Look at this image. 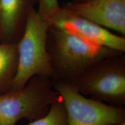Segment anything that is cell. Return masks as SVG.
<instances>
[{"instance_id": "obj_1", "label": "cell", "mask_w": 125, "mask_h": 125, "mask_svg": "<svg viewBox=\"0 0 125 125\" xmlns=\"http://www.w3.org/2000/svg\"><path fill=\"white\" fill-rule=\"evenodd\" d=\"M46 48L54 72L53 80L70 83L98 60L124 53L93 44L50 24Z\"/></svg>"}, {"instance_id": "obj_2", "label": "cell", "mask_w": 125, "mask_h": 125, "mask_svg": "<svg viewBox=\"0 0 125 125\" xmlns=\"http://www.w3.org/2000/svg\"><path fill=\"white\" fill-rule=\"evenodd\" d=\"M48 20L33 9L28 17L22 35L17 43L18 64L9 90L22 88L31 78L40 76L53 80L46 48Z\"/></svg>"}, {"instance_id": "obj_3", "label": "cell", "mask_w": 125, "mask_h": 125, "mask_svg": "<svg viewBox=\"0 0 125 125\" xmlns=\"http://www.w3.org/2000/svg\"><path fill=\"white\" fill-rule=\"evenodd\" d=\"M59 97L52 79L34 76L22 88L0 94V125H15L22 119L30 122L40 118Z\"/></svg>"}, {"instance_id": "obj_4", "label": "cell", "mask_w": 125, "mask_h": 125, "mask_svg": "<svg viewBox=\"0 0 125 125\" xmlns=\"http://www.w3.org/2000/svg\"><path fill=\"white\" fill-rule=\"evenodd\" d=\"M72 84L84 96L123 107L125 105L124 53L98 60Z\"/></svg>"}, {"instance_id": "obj_5", "label": "cell", "mask_w": 125, "mask_h": 125, "mask_svg": "<svg viewBox=\"0 0 125 125\" xmlns=\"http://www.w3.org/2000/svg\"><path fill=\"white\" fill-rule=\"evenodd\" d=\"M64 105L68 125H113L125 121V107H116L81 94L72 83L52 80Z\"/></svg>"}, {"instance_id": "obj_6", "label": "cell", "mask_w": 125, "mask_h": 125, "mask_svg": "<svg viewBox=\"0 0 125 125\" xmlns=\"http://www.w3.org/2000/svg\"><path fill=\"white\" fill-rule=\"evenodd\" d=\"M47 20L50 24L93 44L125 52V37L112 33L105 28L74 15L62 7Z\"/></svg>"}, {"instance_id": "obj_7", "label": "cell", "mask_w": 125, "mask_h": 125, "mask_svg": "<svg viewBox=\"0 0 125 125\" xmlns=\"http://www.w3.org/2000/svg\"><path fill=\"white\" fill-rule=\"evenodd\" d=\"M62 8L125 37V0H87L63 4Z\"/></svg>"}, {"instance_id": "obj_8", "label": "cell", "mask_w": 125, "mask_h": 125, "mask_svg": "<svg viewBox=\"0 0 125 125\" xmlns=\"http://www.w3.org/2000/svg\"><path fill=\"white\" fill-rule=\"evenodd\" d=\"M38 0H0V42L18 43Z\"/></svg>"}, {"instance_id": "obj_9", "label": "cell", "mask_w": 125, "mask_h": 125, "mask_svg": "<svg viewBox=\"0 0 125 125\" xmlns=\"http://www.w3.org/2000/svg\"><path fill=\"white\" fill-rule=\"evenodd\" d=\"M18 64L17 43L0 42V89H10Z\"/></svg>"}, {"instance_id": "obj_10", "label": "cell", "mask_w": 125, "mask_h": 125, "mask_svg": "<svg viewBox=\"0 0 125 125\" xmlns=\"http://www.w3.org/2000/svg\"><path fill=\"white\" fill-rule=\"evenodd\" d=\"M27 125H68L66 111L60 96L44 116L30 121Z\"/></svg>"}, {"instance_id": "obj_11", "label": "cell", "mask_w": 125, "mask_h": 125, "mask_svg": "<svg viewBox=\"0 0 125 125\" xmlns=\"http://www.w3.org/2000/svg\"><path fill=\"white\" fill-rule=\"evenodd\" d=\"M37 11L43 18L48 19L60 9L58 0H38Z\"/></svg>"}, {"instance_id": "obj_12", "label": "cell", "mask_w": 125, "mask_h": 125, "mask_svg": "<svg viewBox=\"0 0 125 125\" xmlns=\"http://www.w3.org/2000/svg\"><path fill=\"white\" fill-rule=\"evenodd\" d=\"M113 125H125V121H123L122 122H121L119 123H118V124H115Z\"/></svg>"}, {"instance_id": "obj_13", "label": "cell", "mask_w": 125, "mask_h": 125, "mask_svg": "<svg viewBox=\"0 0 125 125\" xmlns=\"http://www.w3.org/2000/svg\"><path fill=\"white\" fill-rule=\"evenodd\" d=\"M86 1H87V0H73V1H75V2H83Z\"/></svg>"}]
</instances>
